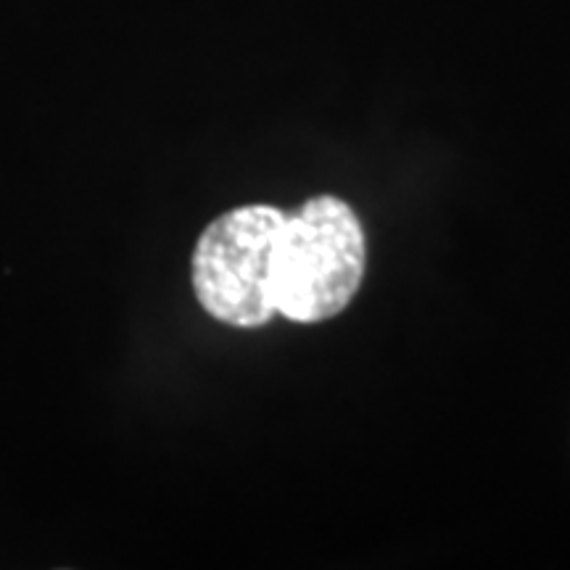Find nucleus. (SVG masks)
Masks as SVG:
<instances>
[{
  "instance_id": "1",
  "label": "nucleus",
  "mask_w": 570,
  "mask_h": 570,
  "mask_svg": "<svg viewBox=\"0 0 570 570\" xmlns=\"http://www.w3.org/2000/svg\"><path fill=\"white\" fill-rule=\"evenodd\" d=\"M367 244L360 217L336 196L304 202L285 223L275 248L277 315L323 323L341 315L360 291Z\"/></svg>"
},
{
  "instance_id": "2",
  "label": "nucleus",
  "mask_w": 570,
  "mask_h": 570,
  "mask_svg": "<svg viewBox=\"0 0 570 570\" xmlns=\"http://www.w3.org/2000/svg\"><path fill=\"white\" fill-rule=\"evenodd\" d=\"M285 212L246 204L225 212L198 238L194 291L204 312L233 327H262L277 315L275 248Z\"/></svg>"
}]
</instances>
